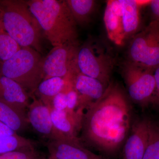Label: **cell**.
<instances>
[{
	"label": "cell",
	"mask_w": 159,
	"mask_h": 159,
	"mask_svg": "<svg viewBox=\"0 0 159 159\" xmlns=\"http://www.w3.org/2000/svg\"><path fill=\"white\" fill-rule=\"evenodd\" d=\"M148 119L137 120L133 123L122 148V159H142L148 144Z\"/></svg>",
	"instance_id": "cell-12"
},
{
	"label": "cell",
	"mask_w": 159,
	"mask_h": 159,
	"mask_svg": "<svg viewBox=\"0 0 159 159\" xmlns=\"http://www.w3.org/2000/svg\"><path fill=\"white\" fill-rule=\"evenodd\" d=\"M48 159H51V158L49 157V158H48Z\"/></svg>",
	"instance_id": "cell-27"
},
{
	"label": "cell",
	"mask_w": 159,
	"mask_h": 159,
	"mask_svg": "<svg viewBox=\"0 0 159 159\" xmlns=\"http://www.w3.org/2000/svg\"><path fill=\"white\" fill-rule=\"evenodd\" d=\"M76 61L79 72L108 86L116 60L105 46L96 41L85 43L78 48Z\"/></svg>",
	"instance_id": "cell-6"
},
{
	"label": "cell",
	"mask_w": 159,
	"mask_h": 159,
	"mask_svg": "<svg viewBox=\"0 0 159 159\" xmlns=\"http://www.w3.org/2000/svg\"><path fill=\"white\" fill-rule=\"evenodd\" d=\"M132 118L127 95L118 84L111 81L102 97L84 111L80 142L107 158H115L130 133Z\"/></svg>",
	"instance_id": "cell-1"
},
{
	"label": "cell",
	"mask_w": 159,
	"mask_h": 159,
	"mask_svg": "<svg viewBox=\"0 0 159 159\" xmlns=\"http://www.w3.org/2000/svg\"><path fill=\"white\" fill-rule=\"evenodd\" d=\"M68 80L78 93L79 105L77 115L80 120H81L86 107L100 99L107 87L98 80L84 75L79 70L75 72Z\"/></svg>",
	"instance_id": "cell-10"
},
{
	"label": "cell",
	"mask_w": 159,
	"mask_h": 159,
	"mask_svg": "<svg viewBox=\"0 0 159 159\" xmlns=\"http://www.w3.org/2000/svg\"><path fill=\"white\" fill-rule=\"evenodd\" d=\"M151 11L153 20L159 22V0H152L149 1Z\"/></svg>",
	"instance_id": "cell-24"
},
{
	"label": "cell",
	"mask_w": 159,
	"mask_h": 159,
	"mask_svg": "<svg viewBox=\"0 0 159 159\" xmlns=\"http://www.w3.org/2000/svg\"><path fill=\"white\" fill-rule=\"evenodd\" d=\"M27 3L53 47L78 43L77 25L66 1L30 0Z\"/></svg>",
	"instance_id": "cell-2"
},
{
	"label": "cell",
	"mask_w": 159,
	"mask_h": 159,
	"mask_svg": "<svg viewBox=\"0 0 159 159\" xmlns=\"http://www.w3.org/2000/svg\"><path fill=\"white\" fill-rule=\"evenodd\" d=\"M154 77L155 81V90L151 103L159 107V66L154 70Z\"/></svg>",
	"instance_id": "cell-23"
},
{
	"label": "cell",
	"mask_w": 159,
	"mask_h": 159,
	"mask_svg": "<svg viewBox=\"0 0 159 159\" xmlns=\"http://www.w3.org/2000/svg\"><path fill=\"white\" fill-rule=\"evenodd\" d=\"M43 59L34 49L21 48L11 58L1 63L0 73L19 84L31 98L43 80Z\"/></svg>",
	"instance_id": "cell-5"
},
{
	"label": "cell",
	"mask_w": 159,
	"mask_h": 159,
	"mask_svg": "<svg viewBox=\"0 0 159 159\" xmlns=\"http://www.w3.org/2000/svg\"><path fill=\"white\" fill-rule=\"evenodd\" d=\"M127 61L154 70L159 66V22L152 20L129 40Z\"/></svg>",
	"instance_id": "cell-7"
},
{
	"label": "cell",
	"mask_w": 159,
	"mask_h": 159,
	"mask_svg": "<svg viewBox=\"0 0 159 159\" xmlns=\"http://www.w3.org/2000/svg\"><path fill=\"white\" fill-rule=\"evenodd\" d=\"M51 119L54 127V139L78 140L77 126L66 110L57 111L50 108Z\"/></svg>",
	"instance_id": "cell-15"
},
{
	"label": "cell",
	"mask_w": 159,
	"mask_h": 159,
	"mask_svg": "<svg viewBox=\"0 0 159 159\" xmlns=\"http://www.w3.org/2000/svg\"><path fill=\"white\" fill-rule=\"evenodd\" d=\"M149 1L110 0L103 21L107 37L117 46L124 45L140 31L141 10Z\"/></svg>",
	"instance_id": "cell-4"
},
{
	"label": "cell",
	"mask_w": 159,
	"mask_h": 159,
	"mask_svg": "<svg viewBox=\"0 0 159 159\" xmlns=\"http://www.w3.org/2000/svg\"><path fill=\"white\" fill-rule=\"evenodd\" d=\"M148 144L142 159H159V126L148 119Z\"/></svg>",
	"instance_id": "cell-19"
},
{
	"label": "cell",
	"mask_w": 159,
	"mask_h": 159,
	"mask_svg": "<svg viewBox=\"0 0 159 159\" xmlns=\"http://www.w3.org/2000/svg\"><path fill=\"white\" fill-rule=\"evenodd\" d=\"M29 93L19 84L0 73V99L23 111L30 104Z\"/></svg>",
	"instance_id": "cell-14"
},
{
	"label": "cell",
	"mask_w": 159,
	"mask_h": 159,
	"mask_svg": "<svg viewBox=\"0 0 159 159\" xmlns=\"http://www.w3.org/2000/svg\"><path fill=\"white\" fill-rule=\"evenodd\" d=\"M46 146L51 159H108L84 147L79 139H51Z\"/></svg>",
	"instance_id": "cell-11"
},
{
	"label": "cell",
	"mask_w": 159,
	"mask_h": 159,
	"mask_svg": "<svg viewBox=\"0 0 159 159\" xmlns=\"http://www.w3.org/2000/svg\"><path fill=\"white\" fill-rule=\"evenodd\" d=\"M79 44L54 47L43 59V80L53 77L69 78L78 70L77 55Z\"/></svg>",
	"instance_id": "cell-9"
},
{
	"label": "cell",
	"mask_w": 159,
	"mask_h": 159,
	"mask_svg": "<svg viewBox=\"0 0 159 159\" xmlns=\"http://www.w3.org/2000/svg\"><path fill=\"white\" fill-rule=\"evenodd\" d=\"M0 159H45L35 147L0 154Z\"/></svg>",
	"instance_id": "cell-21"
},
{
	"label": "cell",
	"mask_w": 159,
	"mask_h": 159,
	"mask_svg": "<svg viewBox=\"0 0 159 159\" xmlns=\"http://www.w3.org/2000/svg\"><path fill=\"white\" fill-rule=\"evenodd\" d=\"M66 2L77 25H80L89 22L97 6L94 0H66Z\"/></svg>",
	"instance_id": "cell-18"
},
{
	"label": "cell",
	"mask_w": 159,
	"mask_h": 159,
	"mask_svg": "<svg viewBox=\"0 0 159 159\" xmlns=\"http://www.w3.org/2000/svg\"><path fill=\"white\" fill-rule=\"evenodd\" d=\"M67 107L66 97L65 91L61 92L54 97L51 108L57 111L66 110Z\"/></svg>",
	"instance_id": "cell-22"
},
{
	"label": "cell",
	"mask_w": 159,
	"mask_h": 159,
	"mask_svg": "<svg viewBox=\"0 0 159 159\" xmlns=\"http://www.w3.org/2000/svg\"><path fill=\"white\" fill-rule=\"evenodd\" d=\"M0 16L4 30L21 48L41 52L42 29L27 1L0 0Z\"/></svg>",
	"instance_id": "cell-3"
},
{
	"label": "cell",
	"mask_w": 159,
	"mask_h": 159,
	"mask_svg": "<svg viewBox=\"0 0 159 159\" xmlns=\"http://www.w3.org/2000/svg\"><path fill=\"white\" fill-rule=\"evenodd\" d=\"M0 121L16 133L28 127L29 122L26 112L0 99Z\"/></svg>",
	"instance_id": "cell-16"
},
{
	"label": "cell",
	"mask_w": 159,
	"mask_h": 159,
	"mask_svg": "<svg viewBox=\"0 0 159 159\" xmlns=\"http://www.w3.org/2000/svg\"><path fill=\"white\" fill-rule=\"evenodd\" d=\"M28 107V121L42 138L51 140L54 136V127L51 119V109L34 95Z\"/></svg>",
	"instance_id": "cell-13"
},
{
	"label": "cell",
	"mask_w": 159,
	"mask_h": 159,
	"mask_svg": "<svg viewBox=\"0 0 159 159\" xmlns=\"http://www.w3.org/2000/svg\"><path fill=\"white\" fill-rule=\"evenodd\" d=\"M67 78L53 77L43 80L38 86L34 95L46 105L51 108L53 98L57 94L65 90L68 83Z\"/></svg>",
	"instance_id": "cell-17"
},
{
	"label": "cell",
	"mask_w": 159,
	"mask_h": 159,
	"mask_svg": "<svg viewBox=\"0 0 159 159\" xmlns=\"http://www.w3.org/2000/svg\"><path fill=\"white\" fill-rule=\"evenodd\" d=\"M154 70L127 61L122 68V76L129 96L142 107L151 103L155 90Z\"/></svg>",
	"instance_id": "cell-8"
},
{
	"label": "cell",
	"mask_w": 159,
	"mask_h": 159,
	"mask_svg": "<svg viewBox=\"0 0 159 159\" xmlns=\"http://www.w3.org/2000/svg\"><path fill=\"white\" fill-rule=\"evenodd\" d=\"M17 134L16 132L0 121V137L11 136Z\"/></svg>",
	"instance_id": "cell-25"
},
{
	"label": "cell",
	"mask_w": 159,
	"mask_h": 159,
	"mask_svg": "<svg viewBox=\"0 0 159 159\" xmlns=\"http://www.w3.org/2000/svg\"><path fill=\"white\" fill-rule=\"evenodd\" d=\"M21 47L4 29L0 30V61L11 58Z\"/></svg>",
	"instance_id": "cell-20"
},
{
	"label": "cell",
	"mask_w": 159,
	"mask_h": 159,
	"mask_svg": "<svg viewBox=\"0 0 159 159\" xmlns=\"http://www.w3.org/2000/svg\"><path fill=\"white\" fill-rule=\"evenodd\" d=\"M3 29L2 25V18H1V16H0V30Z\"/></svg>",
	"instance_id": "cell-26"
}]
</instances>
